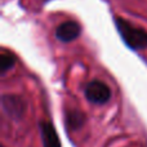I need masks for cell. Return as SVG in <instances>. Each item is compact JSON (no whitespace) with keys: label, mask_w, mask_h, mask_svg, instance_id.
<instances>
[{"label":"cell","mask_w":147,"mask_h":147,"mask_svg":"<svg viewBox=\"0 0 147 147\" xmlns=\"http://www.w3.org/2000/svg\"><path fill=\"white\" fill-rule=\"evenodd\" d=\"M115 26L117 32L120 34L121 39L127 47L133 51H141L147 48V31L141 27H137L125 18L116 17L115 18Z\"/></svg>","instance_id":"6da1fadb"},{"label":"cell","mask_w":147,"mask_h":147,"mask_svg":"<svg viewBox=\"0 0 147 147\" xmlns=\"http://www.w3.org/2000/svg\"><path fill=\"white\" fill-rule=\"evenodd\" d=\"M1 107L9 119L21 120L27 110V102L18 94H4L1 97Z\"/></svg>","instance_id":"7a4b0ae2"},{"label":"cell","mask_w":147,"mask_h":147,"mask_svg":"<svg viewBox=\"0 0 147 147\" xmlns=\"http://www.w3.org/2000/svg\"><path fill=\"white\" fill-rule=\"evenodd\" d=\"M85 98L94 105H105L111 98V89L101 80H93L86 84L84 89Z\"/></svg>","instance_id":"3957f363"},{"label":"cell","mask_w":147,"mask_h":147,"mask_svg":"<svg viewBox=\"0 0 147 147\" xmlns=\"http://www.w3.org/2000/svg\"><path fill=\"white\" fill-rule=\"evenodd\" d=\"M81 27L78 22L75 21H66V22L61 23L56 30V36L59 41L63 43H70V41L75 40L80 36Z\"/></svg>","instance_id":"277c9868"},{"label":"cell","mask_w":147,"mask_h":147,"mask_svg":"<svg viewBox=\"0 0 147 147\" xmlns=\"http://www.w3.org/2000/svg\"><path fill=\"white\" fill-rule=\"evenodd\" d=\"M40 128V136L43 147H61L58 134L56 132V128L49 121H40L39 123Z\"/></svg>","instance_id":"5b68a950"},{"label":"cell","mask_w":147,"mask_h":147,"mask_svg":"<svg viewBox=\"0 0 147 147\" xmlns=\"http://www.w3.org/2000/svg\"><path fill=\"white\" fill-rule=\"evenodd\" d=\"M66 123L70 129H79L85 123V115L79 110H71L66 112Z\"/></svg>","instance_id":"8992f818"},{"label":"cell","mask_w":147,"mask_h":147,"mask_svg":"<svg viewBox=\"0 0 147 147\" xmlns=\"http://www.w3.org/2000/svg\"><path fill=\"white\" fill-rule=\"evenodd\" d=\"M16 65V56L10 52L3 49L0 53V74L5 75L9 70L13 69V66Z\"/></svg>","instance_id":"52a82bcc"},{"label":"cell","mask_w":147,"mask_h":147,"mask_svg":"<svg viewBox=\"0 0 147 147\" xmlns=\"http://www.w3.org/2000/svg\"><path fill=\"white\" fill-rule=\"evenodd\" d=\"M1 147H5V146H1Z\"/></svg>","instance_id":"ba28073f"}]
</instances>
